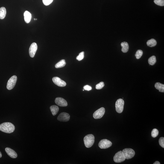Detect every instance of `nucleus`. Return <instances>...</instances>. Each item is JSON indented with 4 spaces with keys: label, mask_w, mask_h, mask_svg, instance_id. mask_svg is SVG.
<instances>
[{
    "label": "nucleus",
    "mask_w": 164,
    "mask_h": 164,
    "mask_svg": "<svg viewBox=\"0 0 164 164\" xmlns=\"http://www.w3.org/2000/svg\"><path fill=\"white\" fill-rule=\"evenodd\" d=\"M159 145L162 148H164V138L161 137L159 138Z\"/></svg>",
    "instance_id": "obj_27"
},
{
    "label": "nucleus",
    "mask_w": 164,
    "mask_h": 164,
    "mask_svg": "<svg viewBox=\"0 0 164 164\" xmlns=\"http://www.w3.org/2000/svg\"><path fill=\"white\" fill-rule=\"evenodd\" d=\"M50 109L53 115H55L57 114L59 110L58 106L55 105L51 106L50 107Z\"/></svg>",
    "instance_id": "obj_16"
},
{
    "label": "nucleus",
    "mask_w": 164,
    "mask_h": 164,
    "mask_svg": "<svg viewBox=\"0 0 164 164\" xmlns=\"http://www.w3.org/2000/svg\"><path fill=\"white\" fill-rule=\"evenodd\" d=\"M156 89L158 90L159 92H164V85L159 83H156L155 85Z\"/></svg>",
    "instance_id": "obj_17"
},
{
    "label": "nucleus",
    "mask_w": 164,
    "mask_h": 164,
    "mask_svg": "<svg viewBox=\"0 0 164 164\" xmlns=\"http://www.w3.org/2000/svg\"><path fill=\"white\" fill-rule=\"evenodd\" d=\"M122 152L125 157L127 159L132 158L134 156L135 154L134 150L131 148L125 149Z\"/></svg>",
    "instance_id": "obj_3"
},
{
    "label": "nucleus",
    "mask_w": 164,
    "mask_h": 164,
    "mask_svg": "<svg viewBox=\"0 0 164 164\" xmlns=\"http://www.w3.org/2000/svg\"><path fill=\"white\" fill-rule=\"evenodd\" d=\"M43 4L45 6H48L53 2V0H42Z\"/></svg>",
    "instance_id": "obj_28"
},
{
    "label": "nucleus",
    "mask_w": 164,
    "mask_h": 164,
    "mask_svg": "<svg viewBox=\"0 0 164 164\" xmlns=\"http://www.w3.org/2000/svg\"><path fill=\"white\" fill-rule=\"evenodd\" d=\"M83 89L84 90L89 91L92 89V87L89 85H87L84 87Z\"/></svg>",
    "instance_id": "obj_29"
},
{
    "label": "nucleus",
    "mask_w": 164,
    "mask_h": 164,
    "mask_svg": "<svg viewBox=\"0 0 164 164\" xmlns=\"http://www.w3.org/2000/svg\"><path fill=\"white\" fill-rule=\"evenodd\" d=\"M24 20L27 23H29L30 22L31 18V15L29 12L26 11L24 14Z\"/></svg>",
    "instance_id": "obj_14"
},
{
    "label": "nucleus",
    "mask_w": 164,
    "mask_h": 164,
    "mask_svg": "<svg viewBox=\"0 0 164 164\" xmlns=\"http://www.w3.org/2000/svg\"><path fill=\"white\" fill-rule=\"evenodd\" d=\"M105 85L104 82L102 81L96 85L95 86L96 89H101L104 87Z\"/></svg>",
    "instance_id": "obj_26"
},
{
    "label": "nucleus",
    "mask_w": 164,
    "mask_h": 164,
    "mask_svg": "<svg viewBox=\"0 0 164 164\" xmlns=\"http://www.w3.org/2000/svg\"><path fill=\"white\" fill-rule=\"evenodd\" d=\"M66 65V63L65 60L64 59H63L56 64L55 65V67L57 68H63Z\"/></svg>",
    "instance_id": "obj_19"
},
{
    "label": "nucleus",
    "mask_w": 164,
    "mask_h": 164,
    "mask_svg": "<svg viewBox=\"0 0 164 164\" xmlns=\"http://www.w3.org/2000/svg\"><path fill=\"white\" fill-rule=\"evenodd\" d=\"M55 101L56 104L61 107H66L68 105L66 100L61 97L56 98Z\"/></svg>",
    "instance_id": "obj_12"
},
{
    "label": "nucleus",
    "mask_w": 164,
    "mask_h": 164,
    "mask_svg": "<svg viewBox=\"0 0 164 164\" xmlns=\"http://www.w3.org/2000/svg\"><path fill=\"white\" fill-rule=\"evenodd\" d=\"M84 141L85 146L87 148H90L95 142V137L92 134H88L85 137Z\"/></svg>",
    "instance_id": "obj_2"
},
{
    "label": "nucleus",
    "mask_w": 164,
    "mask_h": 164,
    "mask_svg": "<svg viewBox=\"0 0 164 164\" xmlns=\"http://www.w3.org/2000/svg\"><path fill=\"white\" fill-rule=\"evenodd\" d=\"M15 127L12 123L5 122L0 124V130L8 133H13L15 130Z\"/></svg>",
    "instance_id": "obj_1"
},
{
    "label": "nucleus",
    "mask_w": 164,
    "mask_h": 164,
    "mask_svg": "<svg viewBox=\"0 0 164 164\" xmlns=\"http://www.w3.org/2000/svg\"><path fill=\"white\" fill-rule=\"evenodd\" d=\"M70 118L69 114L65 112L61 113L57 118L58 121H67L69 120Z\"/></svg>",
    "instance_id": "obj_11"
},
{
    "label": "nucleus",
    "mask_w": 164,
    "mask_h": 164,
    "mask_svg": "<svg viewBox=\"0 0 164 164\" xmlns=\"http://www.w3.org/2000/svg\"><path fill=\"white\" fill-rule=\"evenodd\" d=\"M148 63L150 65H154L156 62V59L155 56H153L149 58L148 60Z\"/></svg>",
    "instance_id": "obj_21"
},
{
    "label": "nucleus",
    "mask_w": 164,
    "mask_h": 164,
    "mask_svg": "<svg viewBox=\"0 0 164 164\" xmlns=\"http://www.w3.org/2000/svg\"><path fill=\"white\" fill-rule=\"evenodd\" d=\"M154 3L157 5L163 6H164V0H154Z\"/></svg>",
    "instance_id": "obj_25"
},
{
    "label": "nucleus",
    "mask_w": 164,
    "mask_h": 164,
    "mask_svg": "<svg viewBox=\"0 0 164 164\" xmlns=\"http://www.w3.org/2000/svg\"><path fill=\"white\" fill-rule=\"evenodd\" d=\"M112 143L110 141L107 139H103L100 141L98 146L101 149H106L111 146Z\"/></svg>",
    "instance_id": "obj_7"
},
{
    "label": "nucleus",
    "mask_w": 164,
    "mask_h": 164,
    "mask_svg": "<svg viewBox=\"0 0 164 164\" xmlns=\"http://www.w3.org/2000/svg\"><path fill=\"white\" fill-rule=\"evenodd\" d=\"M84 57V52H81L79 54V55L76 57L77 60L78 61H80L83 60Z\"/></svg>",
    "instance_id": "obj_24"
},
{
    "label": "nucleus",
    "mask_w": 164,
    "mask_h": 164,
    "mask_svg": "<svg viewBox=\"0 0 164 164\" xmlns=\"http://www.w3.org/2000/svg\"><path fill=\"white\" fill-rule=\"evenodd\" d=\"M147 44L148 46L150 47H153L156 45V44H157V42H156V41L155 39H152L147 41Z\"/></svg>",
    "instance_id": "obj_20"
},
{
    "label": "nucleus",
    "mask_w": 164,
    "mask_h": 164,
    "mask_svg": "<svg viewBox=\"0 0 164 164\" xmlns=\"http://www.w3.org/2000/svg\"><path fill=\"white\" fill-rule=\"evenodd\" d=\"M159 134V131L157 129H154L151 132V136L153 138H155Z\"/></svg>",
    "instance_id": "obj_23"
},
{
    "label": "nucleus",
    "mask_w": 164,
    "mask_h": 164,
    "mask_svg": "<svg viewBox=\"0 0 164 164\" xmlns=\"http://www.w3.org/2000/svg\"><path fill=\"white\" fill-rule=\"evenodd\" d=\"M84 91V89H83V91Z\"/></svg>",
    "instance_id": "obj_33"
},
{
    "label": "nucleus",
    "mask_w": 164,
    "mask_h": 164,
    "mask_svg": "<svg viewBox=\"0 0 164 164\" xmlns=\"http://www.w3.org/2000/svg\"><path fill=\"white\" fill-rule=\"evenodd\" d=\"M37 49V46L35 43L32 44L29 49V53L30 57L33 58L34 57Z\"/></svg>",
    "instance_id": "obj_10"
},
{
    "label": "nucleus",
    "mask_w": 164,
    "mask_h": 164,
    "mask_svg": "<svg viewBox=\"0 0 164 164\" xmlns=\"http://www.w3.org/2000/svg\"><path fill=\"white\" fill-rule=\"evenodd\" d=\"M2 157V154L1 152H0V158Z\"/></svg>",
    "instance_id": "obj_31"
},
{
    "label": "nucleus",
    "mask_w": 164,
    "mask_h": 164,
    "mask_svg": "<svg viewBox=\"0 0 164 164\" xmlns=\"http://www.w3.org/2000/svg\"><path fill=\"white\" fill-rule=\"evenodd\" d=\"M5 151L8 155L12 158H16L17 157V154L14 150L9 147L5 148Z\"/></svg>",
    "instance_id": "obj_13"
},
{
    "label": "nucleus",
    "mask_w": 164,
    "mask_h": 164,
    "mask_svg": "<svg viewBox=\"0 0 164 164\" xmlns=\"http://www.w3.org/2000/svg\"><path fill=\"white\" fill-rule=\"evenodd\" d=\"M125 157L122 151H118L115 154L114 156V161L117 163H120L125 160Z\"/></svg>",
    "instance_id": "obj_5"
},
{
    "label": "nucleus",
    "mask_w": 164,
    "mask_h": 164,
    "mask_svg": "<svg viewBox=\"0 0 164 164\" xmlns=\"http://www.w3.org/2000/svg\"><path fill=\"white\" fill-rule=\"evenodd\" d=\"M121 46L122 47L121 51L124 53H127L129 50V45L127 42H124L121 43Z\"/></svg>",
    "instance_id": "obj_15"
},
{
    "label": "nucleus",
    "mask_w": 164,
    "mask_h": 164,
    "mask_svg": "<svg viewBox=\"0 0 164 164\" xmlns=\"http://www.w3.org/2000/svg\"><path fill=\"white\" fill-rule=\"evenodd\" d=\"M52 80L54 84L57 86L60 87H64L66 86V82L64 81L58 77H54L52 78Z\"/></svg>",
    "instance_id": "obj_9"
},
{
    "label": "nucleus",
    "mask_w": 164,
    "mask_h": 164,
    "mask_svg": "<svg viewBox=\"0 0 164 164\" xmlns=\"http://www.w3.org/2000/svg\"><path fill=\"white\" fill-rule=\"evenodd\" d=\"M34 20H35V19H34Z\"/></svg>",
    "instance_id": "obj_34"
},
{
    "label": "nucleus",
    "mask_w": 164,
    "mask_h": 164,
    "mask_svg": "<svg viewBox=\"0 0 164 164\" xmlns=\"http://www.w3.org/2000/svg\"><path fill=\"white\" fill-rule=\"evenodd\" d=\"M153 164H160V162L158 161H156Z\"/></svg>",
    "instance_id": "obj_30"
},
{
    "label": "nucleus",
    "mask_w": 164,
    "mask_h": 164,
    "mask_svg": "<svg viewBox=\"0 0 164 164\" xmlns=\"http://www.w3.org/2000/svg\"><path fill=\"white\" fill-rule=\"evenodd\" d=\"M105 109L104 107H101L95 111L93 114V118L95 119L101 118L104 115Z\"/></svg>",
    "instance_id": "obj_8"
},
{
    "label": "nucleus",
    "mask_w": 164,
    "mask_h": 164,
    "mask_svg": "<svg viewBox=\"0 0 164 164\" xmlns=\"http://www.w3.org/2000/svg\"><path fill=\"white\" fill-rule=\"evenodd\" d=\"M7 11L5 8L1 7L0 8V19H4L5 17Z\"/></svg>",
    "instance_id": "obj_18"
},
{
    "label": "nucleus",
    "mask_w": 164,
    "mask_h": 164,
    "mask_svg": "<svg viewBox=\"0 0 164 164\" xmlns=\"http://www.w3.org/2000/svg\"><path fill=\"white\" fill-rule=\"evenodd\" d=\"M124 101L122 99L119 98L117 100L115 103V106L116 111L118 113H120L124 110Z\"/></svg>",
    "instance_id": "obj_4"
},
{
    "label": "nucleus",
    "mask_w": 164,
    "mask_h": 164,
    "mask_svg": "<svg viewBox=\"0 0 164 164\" xmlns=\"http://www.w3.org/2000/svg\"><path fill=\"white\" fill-rule=\"evenodd\" d=\"M17 80V77L16 75H13L11 77L7 82V89L11 90L13 89L16 84Z\"/></svg>",
    "instance_id": "obj_6"
},
{
    "label": "nucleus",
    "mask_w": 164,
    "mask_h": 164,
    "mask_svg": "<svg viewBox=\"0 0 164 164\" xmlns=\"http://www.w3.org/2000/svg\"><path fill=\"white\" fill-rule=\"evenodd\" d=\"M35 20H37V19H35Z\"/></svg>",
    "instance_id": "obj_32"
},
{
    "label": "nucleus",
    "mask_w": 164,
    "mask_h": 164,
    "mask_svg": "<svg viewBox=\"0 0 164 164\" xmlns=\"http://www.w3.org/2000/svg\"><path fill=\"white\" fill-rule=\"evenodd\" d=\"M142 51L141 50H138L136 52V54H135V56H136V59H139L141 57H142Z\"/></svg>",
    "instance_id": "obj_22"
}]
</instances>
